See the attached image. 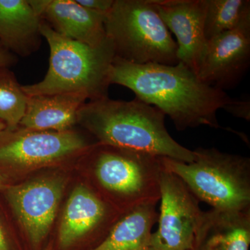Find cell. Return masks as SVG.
Listing matches in <instances>:
<instances>
[{"label": "cell", "instance_id": "cell-1", "mask_svg": "<svg viewBox=\"0 0 250 250\" xmlns=\"http://www.w3.org/2000/svg\"><path fill=\"white\" fill-rule=\"evenodd\" d=\"M108 80L110 84L129 88L136 98L160 110L178 131L200 126L219 129L217 113L228 111L237 100L225 90L206 84L181 62L138 65L116 57Z\"/></svg>", "mask_w": 250, "mask_h": 250}, {"label": "cell", "instance_id": "cell-2", "mask_svg": "<svg viewBox=\"0 0 250 250\" xmlns=\"http://www.w3.org/2000/svg\"><path fill=\"white\" fill-rule=\"evenodd\" d=\"M165 118L160 110L136 98L88 101L77 113V123L91 131L100 144L192 162L195 153L172 139Z\"/></svg>", "mask_w": 250, "mask_h": 250}, {"label": "cell", "instance_id": "cell-3", "mask_svg": "<svg viewBox=\"0 0 250 250\" xmlns=\"http://www.w3.org/2000/svg\"><path fill=\"white\" fill-rule=\"evenodd\" d=\"M41 32L48 42V71L43 80L22 85L28 97L62 93H81L88 101L108 96V72L116 57L108 38L90 46L61 35L42 21Z\"/></svg>", "mask_w": 250, "mask_h": 250}, {"label": "cell", "instance_id": "cell-4", "mask_svg": "<svg viewBox=\"0 0 250 250\" xmlns=\"http://www.w3.org/2000/svg\"><path fill=\"white\" fill-rule=\"evenodd\" d=\"M191 163L161 158L166 170L177 175L199 201L213 209H250V159L216 148L198 147Z\"/></svg>", "mask_w": 250, "mask_h": 250}, {"label": "cell", "instance_id": "cell-5", "mask_svg": "<svg viewBox=\"0 0 250 250\" xmlns=\"http://www.w3.org/2000/svg\"><path fill=\"white\" fill-rule=\"evenodd\" d=\"M104 27L118 58L138 65L179 62L177 42L154 0H115Z\"/></svg>", "mask_w": 250, "mask_h": 250}, {"label": "cell", "instance_id": "cell-6", "mask_svg": "<svg viewBox=\"0 0 250 250\" xmlns=\"http://www.w3.org/2000/svg\"><path fill=\"white\" fill-rule=\"evenodd\" d=\"M90 151L96 183L106 195L121 203L123 214L160 200L161 157L98 143Z\"/></svg>", "mask_w": 250, "mask_h": 250}, {"label": "cell", "instance_id": "cell-7", "mask_svg": "<svg viewBox=\"0 0 250 250\" xmlns=\"http://www.w3.org/2000/svg\"><path fill=\"white\" fill-rule=\"evenodd\" d=\"M94 145L72 129L31 131L20 126L5 129L0 133V166L27 169L50 165L85 153Z\"/></svg>", "mask_w": 250, "mask_h": 250}, {"label": "cell", "instance_id": "cell-8", "mask_svg": "<svg viewBox=\"0 0 250 250\" xmlns=\"http://www.w3.org/2000/svg\"><path fill=\"white\" fill-rule=\"evenodd\" d=\"M159 228L152 233L154 250H195L205 212L177 175L164 167L160 179Z\"/></svg>", "mask_w": 250, "mask_h": 250}, {"label": "cell", "instance_id": "cell-9", "mask_svg": "<svg viewBox=\"0 0 250 250\" xmlns=\"http://www.w3.org/2000/svg\"><path fill=\"white\" fill-rule=\"evenodd\" d=\"M250 65V13L236 27L207 41L197 75L225 90L236 87Z\"/></svg>", "mask_w": 250, "mask_h": 250}, {"label": "cell", "instance_id": "cell-10", "mask_svg": "<svg viewBox=\"0 0 250 250\" xmlns=\"http://www.w3.org/2000/svg\"><path fill=\"white\" fill-rule=\"evenodd\" d=\"M65 182L45 178L8 187L6 197L34 247L48 234L55 219Z\"/></svg>", "mask_w": 250, "mask_h": 250}, {"label": "cell", "instance_id": "cell-11", "mask_svg": "<svg viewBox=\"0 0 250 250\" xmlns=\"http://www.w3.org/2000/svg\"><path fill=\"white\" fill-rule=\"evenodd\" d=\"M169 31L177 38L179 62L197 73L205 49L207 0H154Z\"/></svg>", "mask_w": 250, "mask_h": 250}, {"label": "cell", "instance_id": "cell-12", "mask_svg": "<svg viewBox=\"0 0 250 250\" xmlns=\"http://www.w3.org/2000/svg\"><path fill=\"white\" fill-rule=\"evenodd\" d=\"M42 21L72 40L98 46L107 39L106 15L85 9L77 0H28Z\"/></svg>", "mask_w": 250, "mask_h": 250}, {"label": "cell", "instance_id": "cell-13", "mask_svg": "<svg viewBox=\"0 0 250 250\" xmlns=\"http://www.w3.org/2000/svg\"><path fill=\"white\" fill-rule=\"evenodd\" d=\"M111 210L96 192L85 186L74 189L67 202L59 233V246L66 249L110 220Z\"/></svg>", "mask_w": 250, "mask_h": 250}, {"label": "cell", "instance_id": "cell-14", "mask_svg": "<svg viewBox=\"0 0 250 250\" xmlns=\"http://www.w3.org/2000/svg\"><path fill=\"white\" fill-rule=\"evenodd\" d=\"M41 22L28 0H0V42L14 55L27 57L39 50Z\"/></svg>", "mask_w": 250, "mask_h": 250}, {"label": "cell", "instance_id": "cell-15", "mask_svg": "<svg viewBox=\"0 0 250 250\" xmlns=\"http://www.w3.org/2000/svg\"><path fill=\"white\" fill-rule=\"evenodd\" d=\"M88 98L81 93L29 97L19 126L31 131H64L77 123V113Z\"/></svg>", "mask_w": 250, "mask_h": 250}, {"label": "cell", "instance_id": "cell-16", "mask_svg": "<svg viewBox=\"0 0 250 250\" xmlns=\"http://www.w3.org/2000/svg\"><path fill=\"white\" fill-rule=\"evenodd\" d=\"M250 209L205 212L195 250H249Z\"/></svg>", "mask_w": 250, "mask_h": 250}, {"label": "cell", "instance_id": "cell-17", "mask_svg": "<svg viewBox=\"0 0 250 250\" xmlns=\"http://www.w3.org/2000/svg\"><path fill=\"white\" fill-rule=\"evenodd\" d=\"M157 220L156 205L136 207L123 214L104 239L90 250H154L152 231Z\"/></svg>", "mask_w": 250, "mask_h": 250}, {"label": "cell", "instance_id": "cell-18", "mask_svg": "<svg viewBox=\"0 0 250 250\" xmlns=\"http://www.w3.org/2000/svg\"><path fill=\"white\" fill-rule=\"evenodd\" d=\"M249 13L250 0H207L206 40L234 29Z\"/></svg>", "mask_w": 250, "mask_h": 250}, {"label": "cell", "instance_id": "cell-19", "mask_svg": "<svg viewBox=\"0 0 250 250\" xmlns=\"http://www.w3.org/2000/svg\"><path fill=\"white\" fill-rule=\"evenodd\" d=\"M28 99L14 72L9 67H0V121L4 122L6 129L14 130L19 126Z\"/></svg>", "mask_w": 250, "mask_h": 250}, {"label": "cell", "instance_id": "cell-20", "mask_svg": "<svg viewBox=\"0 0 250 250\" xmlns=\"http://www.w3.org/2000/svg\"><path fill=\"white\" fill-rule=\"evenodd\" d=\"M115 0H77L85 9L99 14L106 15L111 9Z\"/></svg>", "mask_w": 250, "mask_h": 250}, {"label": "cell", "instance_id": "cell-21", "mask_svg": "<svg viewBox=\"0 0 250 250\" xmlns=\"http://www.w3.org/2000/svg\"><path fill=\"white\" fill-rule=\"evenodd\" d=\"M250 102L249 100H238L228 108V113L246 121L250 120Z\"/></svg>", "mask_w": 250, "mask_h": 250}, {"label": "cell", "instance_id": "cell-22", "mask_svg": "<svg viewBox=\"0 0 250 250\" xmlns=\"http://www.w3.org/2000/svg\"><path fill=\"white\" fill-rule=\"evenodd\" d=\"M16 62H17L16 56L9 52L0 42V67H9V68Z\"/></svg>", "mask_w": 250, "mask_h": 250}, {"label": "cell", "instance_id": "cell-23", "mask_svg": "<svg viewBox=\"0 0 250 250\" xmlns=\"http://www.w3.org/2000/svg\"><path fill=\"white\" fill-rule=\"evenodd\" d=\"M0 250H10L9 243L0 225Z\"/></svg>", "mask_w": 250, "mask_h": 250}, {"label": "cell", "instance_id": "cell-24", "mask_svg": "<svg viewBox=\"0 0 250 250\" xmlns=\"http://www.w3.org/2000/svg\"><path fill=\"white\" fill-rule=\"evenodd\" d=\"M8 187L6 185V179L0 174V190H6Z\"/></svg>", "mask_w": 250, "mask_h": 250}, {"label": "cell", "instance_id": "cell-25", "mask_svg": "<svg viewBox=\"0 0 250 250\" xmlns=\"http://www.w3.org/2000/svg\"><path fill=\"white\" fill-rule=\"evenodd\" d=\"M6 125H5L4 122L0 121V133H1V131H4V130L6 129Z\"/></svg>", "mask_w": 250, "mask_h": 250}, {"label": "cell", "instance_id": "cell-26", "mask_svg": "<svg viewBox=\"0 0 250 250\" xmlns=\"http://www.w3.org/2000/svg\"><path fill=\"white\" fill-rule=\"evenodd\" d=\"M45 250H51L49 249V248H47V249H46Z\"/></svg>", "mask_w": 250, "mask_h": 250}]
</instances>
